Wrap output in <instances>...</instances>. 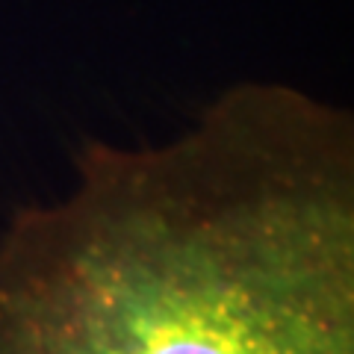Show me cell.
I'll list each match as a JSON object with an SVG mask.
<instances>
[{"mask_svg": "<svg viewBox=\"0 0 354 354\" xmlns=\"http://www.w3.org/2000/svg\"><path fill=\"white\" fill-rule=\"evenodd\" d=\"M0 354H354V121L239 83L183 133L92 142L0 234Z\"/></svg>", "mask_w": 354, "mask_h": 354, "instance_id": "obj_1", "label": "cell"}]
</instances>
